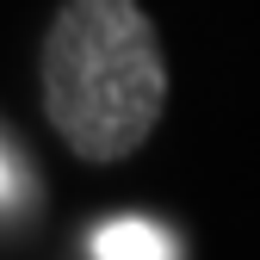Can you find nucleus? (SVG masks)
Returning <instances> with one entry per match:
<instances>
[{"label":"nucleus","instance_id":"nucleus-1","mask_svg":"<svg viewBox=\"0 0 260 260\" xmlns=\"http://www.w3.org/2000/svg\"><path fill=\"white\" fill-rule=\"evenodd\" d=\"M38 87L56 137L81 161L137 155L168 106V56L155 19L137 0H62L44 31Z\"/></svg>","mask_w":260,"mask_h":260},{"label":"nucleus","instance_id":"nucleus-2","mask_svg":"<svg viewBox=\"0 0 260 260\" xmlns=\"http://www.w3.org/2000/svg\"><path fill=\"white\" fill-rule=\"evenodd\" d=\"M87 254L93 260H180V242H174L168 223L124 211V217H106L100 230L87 236Z\"/></svg>","mask_w":260,"mask_h":260},{"label":"nucleus","instance_id":"nucleus-3","mask_svg":"<svg viewBox=\"0 0 260 260\" xmlns=\"http://www.w3.org/2000/svg\"><path fill=\"white\" fill-rule=\"evenodd\" d=\"M31 192H38V186H31L25 155H19L7 137H0V211H25V205H31Z\"/></svg>","mask_w":260,"mask_h":260}]
</instances>
